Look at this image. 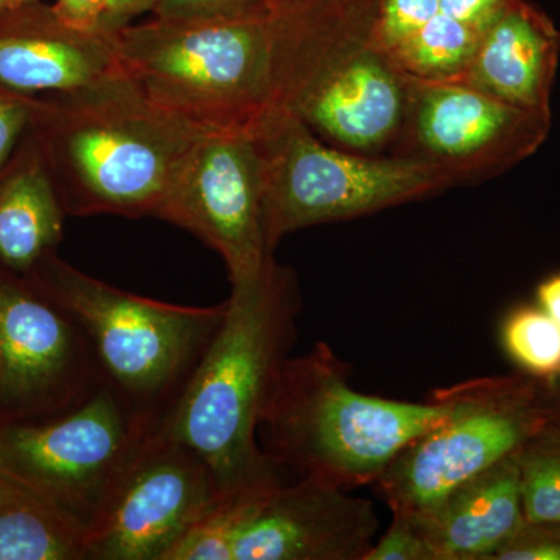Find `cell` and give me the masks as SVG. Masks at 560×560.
Returning <instances> with one entry per match:
<instances>
[{
  "label": "cell",
  "mask_w": 560,
  "mask_h": 560,
  "mask_svg": "<svg viewBox=\"0 0 560 560\" xmlns=\"http://www.w3.org/2000/svg\"><path fill=\"white\" fill-rule=\"evenodd\" d=\"M156 219L191 232L219 253L231 287L259 279L276 259L265 234L264 179L254 136L202 132L179 165Z\"/></svg>",
  "instance_id": "30bf717a"
},
{
  "label": "cell",
  "mask_w": 560,
  "mask_h": 560,
  "mask_svg": "<svg viewBox=\"0 0 560 560\" xmlns=\"http://www.w3.org/2000/svg\"><path fill=\"white\" fill-rule=\"evenodd\" d=\"M301 311L296 272L278 260L256 282L231 287L215 338L158 427L208 463L223 493L285 478L257 434L296 345Z\"/></svg>",
  "instance_id": "6da1fadb"
},
{
  "label": "cell",
  "mask_w": 560,
  "mask_h": 560,
  "mask_svg": "<svg viewBox=\"0 0 560 560\" xmlns=\"http://www.w3.org/2000/svg\"><path fill=\"white\" fill-rule=\"evenodd\" d=\"M101 383L77 319L31 278L0 267V422L60 415Z\"/></svg>",
  "instance_id": "8fae6325"
},
{
  "label": "cell",
  "mask_w": 560,
  "mask_h": 560,
  "mask_svg": "<svg viewBox=\"0 0 560 560\" xmlns=\"http://www.w3.org/2000/svg\"><path fill=\"white\" fill-rule=\"evenodd\" d=\"M121 72L114 33L70 24L57 9L0 31V90L70 94Z\"/></svg>",
  "instance_id": "9a60e30c"
},
{
  "label": "cell",
  "mask_w": 560,
  "mask_h": 560,
  "mask_svg": "<svg viewBox=\"0 0 560 560\" xmlns=\"http://www.w3.org/2000/svg\"><path fill=\"white\" fill-rule=\"evenodd\" d=\"M253 136L271 253L291 232L371 215L452 187L442 173L411 158L330 145L285 109L268 114Z\"/></svg>",
  "instance_id": "52a82bcc"
},
{
  "label": "cell",
  "mask_w": 560,
  "mask_h": 560,
  "mask_svg": "<svg viewBox=\"0 0 560 560\" xmlns=\"http://www.w3.org/2000/svg\"><path fill=\"white\" fill-rule=\"evenodd\" d=\"M65 213L46 160L33 154L0 180V267L27 276L61 242Z\"/></svg>",
  "instance_id": "ac0fdd59"
},
{
  "label": "cell",
  "mask_w": 560,
  "mask_h": 560,
  "mask_svg": "<svg viewBox=\"0 0 560 560\" xmlns=\"http://www.w3.org/2000/svg\"><path fill=\"white\" fill-rule=\"evenodd\" d=\"M31 278L77 319L102 382L156 431L208 352L226 301L186 307L138 296L70 267L55 253Z\"/></svg>",
  "instance_id": "8992f818"
},
{
  "label": "cell",
  "mask_w": 560,
  "mask_h": 560,
  "mask_svg": "<svg viewBox=\"0 0 560 560\" xmlns=\"http://www.w3.org/2000/svg\"><path fill=\"white\" fill-rule=\"evenodd\" d=\"M154 0H110L108 28L117 32L139 14L151 11Z\"/></svg>",
  "instance_id": "f1b7e54d"
},
{
  "label": "cell",
  "mask_w": 560,
  "mask_h": 560,
  "mask_svg": "<svg viewBox=\"0 0 560 560\" xmlns=\"http://www.w3.org/2000/svg\"><path fill=\"white\" fill-rule=\"evenodd\" d=\"M109 7L110 0H57L55 9L70 24L91 31L110 32Z\"/></svg>",
  "instance_id": "83f0119b"
},
{
  "label": "cell",
  "mask_w": 560,
  "mask_h": 560,
  "mask_svg": "<svg viewBox=\"0 0 560 560\" xmlns=\"http://www.w3.org/2000/svg\"><path fill=\"white\" fill-rule=\"evenodd\" d=\"M0 560H84V526L0 475Z\"/></svg>",
  "instance_id": "d6986e66"
},
{
  "label": "cell",
  "mask_w": 560,
  "mask_h": 560,
  "mask_svg": "<svg viewBox=\"0 0 560 560\" xmlns=\"http://www.w3.org/2000/svg\"><path fill=\"white\" fill-rule=\"evenodd\" d=\"M551 117L499 101L464 81L412 79L393 154L423 162L452 186L489 179L540 149Z\"/></svg>",
  "instance_id": "4fadbf2b"
},
{
  "label": "cell",
  "mask_w": 560,
  "mask_h": 560,
  "mask_svg": "<svg viewBox=\"0 0 560 560\" xmlns=\"http://www.w3.org/2000/svg\"><path fill=\"white\" fill-rule=\"evenodd\" d=\"M526 522L560 523V423L552 418L515 452Z\"/></svg>",
  "instance_id": "44dd1931"
},
{
  "label": "cell",
  "mask_w": 560,
  "mask_h": 560,
  "mask_svg": "<svg viewBox=\"0 0 560 560\" xmlns=\"http://www.w3.org/2000/svg\"><path fill=\"white\" fill-rule=\"evenodd\" d=\"M221 495L198 453L153 431L84 530V560H165Z\"/></svg>",
  "instance_id": "7c38bea8"
},
{
  "label": "cell",
  "mask_w": 560,
  "mask_h": 560,
  "mask_svg": "<svg viewBox=\"0 0 560 560\" xmlns=\"http://www.w3.org/2000/svg\"><path fill=\"white\" fill-rule=\"evenodd\" d=\"M35 108L25 103V97L0 92V173L9 164L18 140L33 119Z\"/></svg>",
  "instance_id": "484cf974"
},
{
  "label": "cell",
  "mask_w": 560,
  "mask_h": 560,
  "mask_svg": "<svg viewBox=\"0 0 560 560\" xmlns=\"http://www.w3.org/2000/svg\"><path fill=\"white\" fill-rule=\"evenodd\" d=\"M153 431L102 382L60 415L0 422V475L86 530Z\"/></svg>",
  "instance_id": "ba28073f"
},
{
  "label": "cell",
  "mask_w": 560,
  "mask_h": 560,
  "mask_svg": "<svg viewBox=\"0 0 560 560\" xmlns=\"http://www.w3.org/2000/svg\"><path fill=\"white\" fill-rule=\"evenodd\" d=\"M481 35L477 28L440 11L390 55L412 79L460 80L474 60Z\"/></svg>",
  "instance_id": "ffe728a7"
},
{
  "label": "cell",
  "mask_w": 560,
  "mask_h": 560,
  "mask_svg": "<svg viewBox=\"0 0 560 560\" xmlns=\"http://www.w3.org/2000/svg\"><path fill=\"white\" fill-rule=\"evenodd\" d=\"M544 400L552 418H560V372L551 377L550 388L544 394Z\"/></svg>",
  "instance_id": "1f68e13d"
},
{
  "label": "cell",
  "mask_w": 560,
  "mask_h": 560,
  "mask_svg": "<svg viewBox=\"0 0 560 560\" xmlns=\"http://www.w3.org/2000/svg\"><path fill=\"white\" fill-rule=\"evenodd\" d=\"M560 33L547 14L514 0L482 32L464 83L517 108L551 117Z\"/></svg>",
  "instance_id": "2e32d148"
},
{
  "label": "cell",
  "mask_w": 560,
  "mask_h": 560,
  "mask_svg": "<svg viewBox=\"0 0 560 560\" xmlns=\"http://www.w3.org/2000/svg\"><path fill=\"white\" fill-rule=\"evenodd\" d=\"M154 18L165 21H237L270 14L264 0H154Z\"/></svg>",
  "instance_id": "cb8c5ba5"
},
{
  "label": "cell",
  "mask_w": 560,
  "mask_h": 560,
  "mask_svg": "<svg viewBox=\"0 0 560 560\" xmlns=\"http://www.w3.org/2000/svg\"><path fill=\"white\" fill-rule=\"evenodd\" d=\"M264 2L272 16H291V14L315 9L327 0H264Z\"/></svg>",
  "instance_id": "4dcf8cb0"
},
{
  "label": "cell",
  "mask_w": 560,
  "mask_h": 560,
  "mask_svg": "<svg viewBox=\"0 0 560 560\" xmlns=\"http://www.w3.org/2000/svg\"><path fill=\"white\" fill-rule=\"evenodd\" d=\"M224 499L232 560H364L381 529L372 501L313 478H282Z\"/></svg>",
  "instance_id": "5bb4252c"
},
{
  "label": "cell",
  "mask_w": 560,
  "mask_h": 560,
  "mask_svg": "<svg viewBox=\"0 0 560 560\" xmlns=\"http://www.w3.org/2000/svg\"><path fill=\"white\" fill-rule=\"evenodd\" d=\"M448 418L408 444L375 481L390 511H418L514 455L551 419L544 396L514 378L459 383Z\"/></svg>",
  "instance_id": "9c48e42d"
},
{
  "label": "cell",
  "mask_w": 560,
  "mask_h": 560,
  "mask_svg": "<svg viewBox=\"0 0 560 560\" xmlns=\"http://www.w3.org/2000/svg\"><path fill=\"white\" fill-rule=\"evenodd\" d=\"M378 0H327L278 22V109L324 142L393 154L410 105L411 77L372 35Z\"/></svg>",
  "instance_id": "277c9868"
},
{
  "label": "cell",
  "mask_w": 560,
  "mask_h": 560,
  "mask_svg": "<svg viewBox=\"0 0 560 560\" xmlns=\"http://www.w3.org/2000/svg\"><path fill=\"white\" fill-rule=\"evenodd\" d=\"M120 68L139 90L206 130L246 131L278 109V22L128 24L114 32Z\"/></svg>",
  "instance_id": "5b68a950"
},
{
  "label": "cell",
  "mask_w": 560,
  "mask_h": 560,
  "mask_svg": "<svg viewBox=\"0 0 560 560\" xmlns=\"http://www.w3.org/2000/svg\"><path fill=\"white\" fill-rule=\"evenodd\" d=\"M459 397V383L434 390L425 404L368 396L350 385L349 364L319 341L287 360L261 416V448L296 478L348 490L375 485L408 444L452 415Z\"/></svg>",
  "instance_id": "7a4b0ae2"
},
{
  "label": "cell",
  "mask_w": 560,
  "mask_h": 560,
  "mask_svg": "<svg viewBox=\"0 0 560 560\" xmlns=\"http://www.w3.org/2000/svg\"><path fill=\"white\" fill-rule=\"evenodd\" d=\"M36 106L47 117L44 160L66 213L156 217L179 165L206 128L151 102L117 75Z\"/></svg>",
  "instance_id": "3957f363"
},
{
  "label": "cell",
  "mask_w": 560,
  "mask_h": 560,
  "mask_svg": "<svg viewBox=\"0 0 560 560\" xmlns=\"http://www.w3.org/2000/svg\"><path fill=\"white\" fill-rule=\"evenodd\" d=\"M32 2H35V0H0V16L25 9Z\"/></svg>",
  "instance_id": "d6a6232c"
},
{
  "label": "cell",
  "mask_w": 560,
  "mask_h": 560,
  "mask_svg": "<svg viewBox=\"0 0 560 560\" xmlns=\"http://www.w3.org/2000/svg\"><path fill=\"white\" fill-rule=\"evenodd\" d=\"M364 560H438V556L416 528L410 515L393 511L389 528L374 541Z\"/></svg>",
  "instance_id": "d4e9b609"
},
{
  "label": "cell",
  "mask_w": 560,
  "mask_h": 560,
  "mask_svg": "<svg viewBox=\"0 0 560 560\" xmlns=\"http://www.w3.org/2000/svg\"><path fill=\"white\" fill-rule=\"evenodd\" d=\"M508 353L539 377H555L560 372V326L541 308H518L503 327Z\"/></svg>",
  "instance_id": "7402d4cb"
},
{
  "label": "cell",
  "mask_w": 560,
  "mask_h": 560,
  "mask_svg": "<svg viewBox=\"0 0 560 560\" xmlns=\"http://www.w3.org/2000/svg\"><path fill=\"white\" fill-rule=\"evenodd\" d=\"M541 311L560 326V275L545 280L537 290Z\"/></svg>",
  "instance_id": "f546056e"
},
{
  "label": "cell",
  "mask_w": 560,
  "mask_h": 560,
  "mask_svg": "<svg viewBox=\"0 0 560 560\" xmlns=\"http://www.w3.org/2000/svg\"><path fill=\"white\" fill-rule=\"evenodd\" d=\"M514 0H440L441 13L485 32Z\"/></svg>",
  "instance_id": "4316f807"
},
{
  "label": "cell",
  "mask_w": 560,
  "mask_h": 560,
  "mask_svg": "<svg viewBox=\"0 0 560 560\" xmlns=\"http://www.w3.org/2000/svg\"><path fill=\"white\" fill-rule=\"evenodd\" d=\"M438 13L440 0H378L372 35L382 49L393 54Z\"/></svg>",
  "instance_id": "603a6c76"
},
{
  "label": "cell",
  "mask_w": 560,
  "mask_h": 560,
  "mask_svg": "<svg viewBox=\"0 0 560 560\" xmlns=\"http://www.w3.org/2000/svg\"><path fill=\"white\" fill-rule=\"evenodd\" d=\"M404 512L438 560H492L525 521L515 453L430 506Z\"/></svg>",
  "instance_id": "e0dca14e"
}]
</instances>
